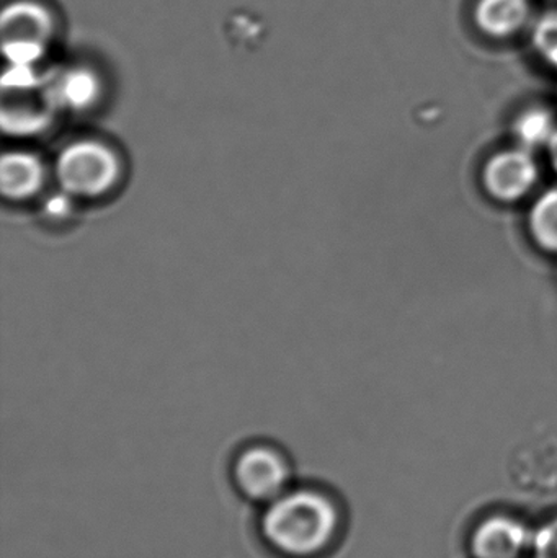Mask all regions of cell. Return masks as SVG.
<instances>
[{"mask_svg": "<svg viewBox=\"0 0 557 558\" xmlns=\"http://www.w3.org/2000/svg\"><path fill=\"white\" fill-rule=\"evenodd\" d=\"M339 527L337 505L311 488L284 492L268 504L262 518L267 543L293 558L319 556L336 539Z\"/></svg>", "mask_w": 557, "mask_h": 558, "instance_id": "1", "label": "cell"}, {"mask_svg": "<svg viewBox=\"0 0 557 558\" xmlns=\"http://www.w3.org/2000/svg\"><path fill=\"white\" fill-rule=\"evenodd\" d=\"M533 558H557V518L533 531Z\"/></svg>", "mask_w": 557, "mask_h": 558, "instance_id": "6", "label": "cell"}, {"mask_svg": "<svg viewBox=\"0 0 557 558\" xmlns=\"http://www.w3.org/2000/svg\"><path fill=\"white\" fill-rule=\"evenodd\" d=\"M533 531L510 517H491L471 534L473 558H523L532 554Z\"/></svg>", "mask_w": 557, "mask_h": 558, "instance_id": "4", "label": "cell"}, {"mask_svg": "<svg viewBox=\"0 0 557 558\" xmlns=\"http://www.w3.org/2000/svg\"><path fill=\"white\" fill-rule=\"evenodd\" d=\"M234 478L245 497L270 504L287 492L290 468L280 452L267 446H254L239 456Z\"/></svg>", "mask_w": 557, "mask_h": 558, "instance_id": "3", "label": "cell"}, {"mask_svg": "<svg viewBox=\"0 0 557 558\" xmlns=\"http://www.w3.org/2000/svg\"><path fill=\"white\" fill-rule=\"evenodd\" d=\"M117 173L113 154L100 144H74L64 150L58 163L62 189L74 195L94 196L107 192Z\"/></svg>", "mask_w": 557, "mask_h": 558, "instance_id": "2", "label": "cell"}, {"mask_svg": "<svg viewBox=\"0 0 557 558\" xmlns=\"http://www.w3.org/2000/svg\"><path fill=\"white\" fill-rule=\"evenodd\" d=\"M0 183L3 193L12 198H22L38 189L41 183V167L38 160L26 154H9L0 167Z\"/></svg>", "mask_w": 557, "mask_h": 558, "instance_id": "5", "label": "cell"}]
</instances>
